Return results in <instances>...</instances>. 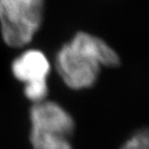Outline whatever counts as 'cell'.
Returning <instances> with one entry per match:
<instances>
[{
    "mask_svg": "<svg viewBox=\"0 0 149 149\" xmlns=\"http://www.w3.org/2000/svg\"><path fill=\"white\" fill-rule=\"evenodd\" d=\"M45 0H0V35L9 48L33 40L44 22Z\"/></svg>",
    "mask_w": 149,
    "mask_h": 149,
    "instance_id": "6da1fadb",
    "label": "cell"
},
{
    "mask_svg": "<svg viewBox=\"0 0 149 149\" xmlns=\"http://www.w3.org/2000/svg\"><path fill=\"white\" fill-rule=\"evenodd\" d=\"M55 68L68 88L82 90L96 83L102 68L68 42L56 53Z\"/></svg>",
    "mask_w": 149,
    "mask_h": 149,
    "instance_id": "7a4b0ae2",
    "label": "cell"
},
{
    "mask_svg": "<svg viewBox=\"0 0 149 149\" xmlns=\"http://www.w3.org/2000/svg\"><path fill=\"white\" fill-rule=\"evenodd\" d=\"M30 128L70 137L74 130L72 115L52 100L33 104L29 111Z\"/></svg>",
    "mask_w": 149,
    "mask_h": 149,
    "instance_id": "3957f363",
    "label": "cell"
},
{
    "mask_svg": "<svg viewBox=\"0 0 149 149\" xmlns=\"http://www.w3.org/2000/svg\"><path fill=\"white\" fill-rule=\"evenodd\" d=\"M51 62L40 49H24L10 63L13 77L23 85L48 81Z\"/></svg>",
    "mask_w": 149,
    "mask_h": 149,
    "instance_id": "277c9868",
    "label": "cell"
},
{
    "mask_svg": "<svg viewBox=\"0 0 149 149\" xmlns=\"http://www.w3.org/2000/svg\"><path fill=\"white\" fill-rule=\"evenodd\" d=\"M74 49L95 61L100 68H116L120 57L107 42L86 31H79L68 40Z\"/></svg>",
    "mask_w": 149,
    "mask_h": 149,
    "instance_id": "5b68a950",
    "label": "cell"
},
{
    "mask_svg": "<svg viewBox=\"0 0 149 149\" xmlns=\"http://www.w3.org/2000/svg\"><path fill=\"white\" fill-rule=\"evenodd\" d=\"M29 141L32 149H72L68 137L30 128Z\"/></svg>",
    "mask_w": 149,
    "mask_h": 149,
    "instance_id": "8992f818",
    "label": "cell"
},
{
    "mask_svg": "<svg viewBox=\"0 0 149 149\" xmlns=\"http://www.w3.org/2000/svg\"><path fill=\"white\" fill-rule=\"evenodd\" d=\"M23 93L24 96L32 104L44 102V100H46L48 93H49L48 81L26 84L23 87Z\"/></svg>",
    "mask_w": 149,
    "mask_h": 149,
    "instance_id": "52a82bcc",
    "label": "cell"
},
{
    "mask_svg": "<svg viewBox=\"0 0 149 149\" xmlns=\"http://www.w3.org/2000/svg\"><path fill=\"white\" fill-rule=\"evenodd\" d=\"M120 149H149V128H142L133 134Z\"/></svg>",
    "mask_w": 149,
    "mask_h": 149,
    "instance_id": "ba28073f",
    "label": "cell"
}]
</instances>
